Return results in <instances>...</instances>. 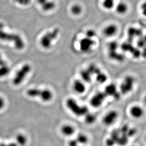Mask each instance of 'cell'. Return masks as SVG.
Returning <instances> with one entry per match:
<instances>
[{"label":"cell","mask_w":146,"mask_h":146,"mask_svg":"<svg viewBox=\"0 0 146 146\" xmlns=\"http://www.w3.org/2000/svg\"><path fill=\"white\" fill-rule=\"evenodd\" d=\"M5 26L3 23H0V39L12 42L18 49L23 48L25 47V42L22 37L18 35L10 33L5 31Z\"/></svg>","instance_id":"cell-1"},{"label":"cell","mask_w":146,"mask_h":146,"mask_svg":"<svg viewBox=\"0 0 146 146\" xmlns=\"http://www.w3.org/2000/svg\"><path fill=\"white\" fill-rule=\"evenodd\" d=\"M66 106L74 115L78 117L84 116L88 113V108L79 105L75 100L72 98H69L67 100Z\"/></svg>","instance_id":"cell-2"},{"label":"cell","mask_w":146,"mask_h":146,"mask_svg":"<svg viewBox=\"0 0 146 146\" xmlns=\"http://www.w3.org/2000/svg\"><path fill=\"white\" fill-rule=\"evenodd\" d=\"M27 94L31 97H39L42 100L47 102L52 99L53 94L51 91L48 89H29Z\"/></svg>","instance_id":"cell-3"},{"label":"cell","mask_w":146,"mask_h":146,"mask_svg":"<svg viewBox=\"0 0 146 146\" xmlns=\"http://www.w3.org/2000/svg\"><path fill=\"white\" fill-rule=\"evenodd\" d=\"M59 32V29L55 28L43 35L40 40V44L42 46L45 48H50L53 41L57 38Z\"/></svg>","instance_id":"cell-4"},{"label":"cell","mask_w":146,"mask_h":146,"mask_svg":"<svg viewBox=\"0 0 146 146\" xmlns=\"http://www.w3.org/2000/svg\"><path fill=\"white\" fill-rule=\"evenodd\" d=\"M31 70V66L29 64H25L18 71L13 80L14 85H18L21 84L25 79L27 75Z\"/></svg>","instance_id":"cell-5"},{"label":"cell","mask_w":146,"mask_h":146,"mask_svg":"<svg viewBox=\"0 0 146 146\" xmlns=\"http://www.w3.org/2000/svg\"><path fill=\"white\" fill-rule=\"evenodd\" d=\"M135 81V79L132 76H127L120 86L121 93L123 95L130 93L133 90Z\"/></svg>","instance_id":"cell-6"},{"label":"cell","mask_w":146,"mask_h":146,"mask_svg":"<svg viewBox=\"0 0 146 146\" xmlns=\"http://www.w3.org/2000/svg\"><path fill=\"white\" fill-rule=\"evenodd\" d=\"M96 43L94 39L86 36L80 39L79 42L80 48L83 52H88L91 50Z\"/></svg>","instance_id":"cell-7"},{"label":"cell","mask_w":146,"mask_h":146,"mask_svg":"<svg viewBox=\"0 0 146 146\" xmlns=\"http://www.w3.org/2000/svg\"><path fill=\"white\" fill-rule=\"evenodd\" d=\"M107 96L104 92H99L92 97L90 104L94 108H99L102 104Z\"/></svg>","instance_id":"cell-8"},{"label":"cell","mask_w":146,"mask_h":146,"mask_svg":"<svg viewBox=\"0 0 146 146\" xmlns=\"http://www.w3.org/2000/svg\"><path fill=\"white\" fill-rule=\"evenodd\" d=\"M118 113L116 110H111L108 112L103 118V122L106 125H111L114 124L118 117Z\"/></svg>","instance_id":"cell-9"},{"label":"cell","mask_w":146,"mask_h":146,"mask_svg":"<svg viewBox=\"0 0 146 146\" xmlns=\"http://www.w3.org/2000/svg\"><path fill=\"white\" fill-rule=\"evenodd\" d=\"M118 31L117 26L115 24H111L105 27L103 30V33L105 36L110 37L116 35Z\"/></svg>","instance_id":"cell-10"},{"label":"cell","mask_w":146,"mask_h":146,"mask_svg":"<svg viewBox=\"0 0 146 146\" xmlns=\"http://www.w3.org/2000/svg\"><path fill=\"white\" fill-rule=\"evenodd\" d=\"M104 93L107 97H113L116 100L120 98V94L117 91L116 86L113 84H108L106 87Z\"/></svg>","instance_id":"cell-11"},{"label":"cell","mask_w":146,"mask_h":146,"mask_svg":"<svg viewBox=\"0 0 146 146\" xmlns=\"http://www.w3.org/2000/svg\"><path fill=\"white\" fill-rule=\"evenodd\" d=\"M73 87L74 91L78 94H83L86 90V86L83 82L78 80L74 81Z\"/></svg>","instance_id":"cell-12"},{"label":"cell","mask_w":146,"mask_h":146,"mask_svg":"<svg viewBox=\"0 0 146 146\" xmlns=\"http://www.w3.org/2000/svg\"><path fill=\"white\" fill-rule=\"evenodd\" d=\"M128 10V6L124 2H120L116 6L115 11L119 15H123L127 13Z\"/></svg>","instance_id":"cell-13"},{"label":"cell","mask_w":146,"mask_h":146,"mask_svg":"<svg viewBox=\"0 0 146 146\" xmlns=\"http://www.w3.org/2000/svg\"><path fill=\"white\" fill-rule=\"evenodd\" d=\"M131 115L133 117L136 119H139L143 116V110L140 106H134L130 109Z\"/></svg>","instance_id":"cell-14"},{"label":"cell","mask_w":146,"mask_h":146,"mask_svg":"<svg viewBox=\"0 0 146 146\" xmlns=\"http://www.w3.org/2000/svg\"><path fill=\"white\" fill-rule=\"evenodd\" d=\"M61 131L63 135L65 136H71L74 133V128L70 125H65L61 127Z\"/></svg>","instance_id":"cell-15"},{"label":"cell","mask_w":146,"mask_h":146,"mask_svg":"<svg viewBox=\"0 0 146 146\" xmlns=\"http://www.w3.org/2000/svg\"><path fill=\"white\" fill-rule=\"evenodd\" d=\"M83 8L79 4H74L71 7L70 12L72 15L75 16H78L82 13Z\"/></svg>","instance_id":"cell-16"},{"label":"cell","mask_w":146,"mask_h":146,"mask_svg":"<svg viewBox=\"0 0 146 146\" xmlns=\"http://www.w3.org/2000/svg\"><path fill=\"white\" fill-rule=\"evenodd\" d=\"M16 143L17 145L24 146L26 145L27 139L26 136L23 134H19L16 137Z\"/></svg>","instance_id":"cell-17"},{"label":"cell","mask_w":146,"mask_h":146,"mask_svg":"<svg viewBox=\"0 0 146 146\" xmlns=\"http://www.w3.org/2000/svg\"><path fill=\"white\" fill-rule=\"evenodd\" d=\"M102 5L105 9L107 10H110L114 8L115 6V1L114 0H103Z\"/></svg>","instance_id":"cell-18"},{"label":"cell","mask_w":146,"mask_h":146,"mask_svg":"<svg viewBox=\"0 0 146 146\" xmlns=\"http://www.w3.org/2000/svg\"><path fill=\"white\" fill-rule=\"evenodd\" d=\"M80 76L86 82H90L91 81L92 75L87 69L83 70L80 72Z\"/></svg>","instance_id":"cell-19"},{"label":"cell","mask_w":146,"mask_h":146,"mask_svg":"<svg viewBox=\"0 0 146 146\" xmlns=\"http://www.w3.org/2000/svg\"><path fill=\"white\" fill-rule=\"evenodd\" d=\"M128 138L127 135L125 134H121L117 141L116 143L118 144L119 145L124 146L126 145L128 142Z\"/></svg>","instance_id":"cell-20"},{"label":"cell","mask_w":146,"mask_h":146,"mask_svg":"<svg viewBox=\"0 0 146 146\" xmlns=\"http://www.w3.org/2000/svg\"><path fill=\"white\" fill-rule=\"evenodd\" d=\"M78 144H81L82 145H85L88 143L89 139L88 137L83 133H80L78 135L76 139Z\"/></svg>","instance_id":"cell-21"},{"label":"cell","mask_w":146,"mask_h":146,"mask_svg":"<svg viewBox=\"0 0 146 146\" xmlns=\"http://www.w3.org/2000/svg\"><path fill=\"white\" fill-rule=\"evenodd\" d=\"M109 56L112 59H115L117 61H122L123 60L124 57L122 54H119L115 51H110Z\"/></svg>","instance_id":"cell-22"},{"label":"cell","mask_w":146,"mask_h":146,"mask_svg":"<svg viewBox=\"0 0 146 146\" xmlns=\"http://www.w3.org/2000/svg\"><path fill=\"white\" fill-rule=\"evenodd\" d=\"M96 79L98 82L103 84L106 82L107 80V76L105 74L101 72L96 75Z\"/></svg>","instance_id":"cell-23"},{"label":"cell","mask_w":146,"mask_h":146,"mask_svg":"<svg viewBox=\"0 0 146 146\" xmlns=\"http://www.w3.org/2000/svg\"><path fill=\"white\" fill-rule=\"evenodd\" d=\"M85 116V121L88 124L94 123L96 121V117L94 114L88 113Z\"/></svg>","instance_id":"cell-24"},{"label":"cell","mask_w":146,"mask_h":146,"mask_svg":"<svg viewBox=\"0 0 146 146\" xmlns=\"http://www.w3.org/2000/svg\"><path fill=\"white\" fill-rule=\"evenodd\" d=\"M10 69L7 65L0 67V77L5 76L9 73Z\"/></svg>","instance_id":"cell-25"},{"label":"cell","mask_w":146,"mask_h":146,"mask_svg":"<svg viewBox=\"0 0 146 146\" xmlns=\"http://www.w3.org/2000/svg\"><path fill=\"white\" fill-rule=\"evenodd\" d=\"M120 135H121V133H120V129H115L111 132L110 138L113 139L116 143H117V141Z\"/></svg>","instance_id":"cell-26"},{"label":"cell","mask_w":146,"mask_h":146,"mask_svg":"<svg viewBox=\"0 0 146 146\" xmlns=\"http://www.w3.org/2000/svg\"><path fill=\"white\" fill-rule=\"evenodd\" d=\"M85 34H86V37L93 39L94 37L96 36V32L94 29H89L87 30Z\"/></svg>","instance_id":"cell-27"},{"label":"cell","mask_w":146,"mask_h":146,"mask_svg":"<svg viewBox=\"0 0 146 146\" xmlns=\"http://www.w3.org/2000/svg\"><path fill=\"white\" fill-rule=\"evenodd\" d=\"M118 47V43L117 42H111L108 45V49L110 51H115L117 49Z\"/></svg>","instance_id":"cell-28"},{"label":"cell","mask_w":146,"mask_h":146,"mask_svg":"<svg viewBox=\"0 0 146 146\" xmlns=\"http://www.w3.org/2000/svg\"><path fill=\"white\" fill-rule=\"evenodd\" d=\"M17 4L19 5L26 6L28 5L30 3L31 0H13Z\"/></svg>","instance_id":"cell-29"},{"label":"cell","mask_w":146,"mask_h":146,"mask_svg":"<svg viewBox=\"0 0 146 146\" xmlns=\"http://www.w3.org/2000/svg\"><path fill=\"white\" fill-rule=\"evenodd\" d=\"M129 128V127L127 125H125L123 126L120 129V133L121 134H125L127 135V133Z\"/></svg>","instance_id":"cell-30"},{"label":"cell","mask_w":146,"mask_h":146,"mask_svg":"<svg viewBox=\"0 0 146 146\" xmlns=\"http://www.w3.org/2000/svg\"><path fill=\"white\" fill-rule=\"evenodd\" d=\"M116 143V142L111 138H108L106 141V146H113Z\"/></svg>","instance_id":"cell-31"},{"label":"cell","mask_w":146,"mask_h":146,"mask_svg":"<svg viewBox=\"0 0 146 146\" xmlns=\"http://www.w3.org/2000/svg\"><path fill=\"white\" fill-rule=\"evenodd\" d=\"M136 129L134 128H129L128 131L127 135L128 137H131L133 136L136 134Z\"/></svg>","instance_id":"cell-32"},{"label":"cell","mask_w":146,"mask_h":146,"mask_svg":"<svg viewBox=\"0 0 146 146\" xmlns=\"http://www.w3.org/2000/svg\"><path fill=\"white\" fill-rule=\"evenodd\" d=\"M78 142L76 139L71 140L69 143V146H78Z\"/></svg>","instance_id":"cell-33"},{"label":"cell","mask_w":146,"mask_h":146,"mask_svg":"<svg viewBox=\"0 0 146 146\" xmlns=\"http://www.w3.org/2000/svg\"><path fill=\"white\" fill-rule=\"evenodd\" d=\"M50 0H37V2L39 5L42 7V5H44L46 3L48 2Z\"/></svg>","instance_id":"cell-34"},{"label":"cell","mask_w":146,"mask_h":146,"mask_svg":"<svg viewBox=\"0 0 146 146\" xmlns=\"http://www.w3.org/2000/svg\"><path fill=\"white\" fill-rule=\"evenodd\" d=\"M5 102L4 100L2 98L0 97V109H1L4 106Z\"/></svg>","instance_id":"cell-35"},{"label":"cell","mask_w":146,"mask_h":146,"mask_svg":"<svg viewBox=\"0 0 146 146\" xmlns=\"http://www.w3.org/2000/svg\"><path fill=\"white\" fill-rule=\"evenodd\" d=\"M7 65L6 63H5L4 60H3L0 54V67L4 66V65Z\"/></svg>","instance_id":"cell-36"},{"label":"cell","mask_w":146,"mask_h":146,"mask_svg":"<svg viewBox=\"0 0 146 146\" xmlns=\"http://www.w3.org/2000/svg\"><path fill=\"white\" fill-rule=\"evenodd\" d=\"M144 44H145V42H144L143 40H139L138 42V44L139 47H142L144 46Z\"/></svg>","instance_id":"cell-37"},{"label":"cell","mask_w":146,"mask_h":146,"mask_svg":"<svg viewBox=\"0 0 146 146\" xmlns=\"http://www.w3.org/2000/svg\"><path fill=\"white\" fill-rule=\"evenodd\" d=\"M7 146H18V145L17 144L15 143H12L8 144V145H7Z\"/></svg>","instance_id":"cell-38"},{"label":"cell","mask_w":146,"mask_h":146,"mask_svg":"<svg viewBox=\"0 0 146 146\" xmlns=\"http://www.w3.org/2000/svg\"><path fill=\"white\" fill-rule=\"evenodd\" d=\"M0 146H7V145H6V144L5 143H0Z\"/></svg>","instance_id":"cell-39"},{"label":"cell","mask_w":146,"mask_h":146,"mask_svg":"<svg viewBox=\"0 0 146 146\" xmlns=\"http://www.w3.org/2000/svg\"></svg>","instance_id":"cell-40"},{"label":"cell","mask_w":146,"mask_h":146,"mask_svg":"<svg viewBox=\"0 0 146 146\" xmlns=\"http://www.w3.org/2000/svg\"><path fill=\"white\" fill-rule=\"evenodd\" d=\"M114 1H115V0H114Z\"/></svg>","instance_id":"cell-41"}]
</instances>
